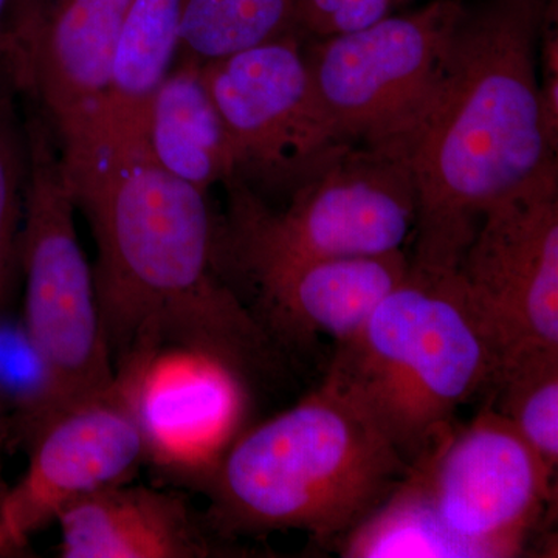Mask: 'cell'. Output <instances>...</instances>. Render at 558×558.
<instances>
[{
    "mask_svg": "<svg viewBox=\"0 0 558 558\" xmlns=\"http://www.w3.org/2000/svg\"><path fill=\"white\" fill-rule=\"evenodd\" d=\"M458 274L497 341L501 365L558 348L557 163L484 211Z\"/></svg>",
    "mask_w": 558,
    "mask_h": 558,
    "instance_id": "obj_10",
    "label": "cell"
},
{
    "mask_svg": "<svg viewBox=\"0 0 558 558\" xmlns=\"http://www.w3.org/2000/svg\"><path fill=\"white\" fill-rule=\"evenodd\" d=\"M116 384L137 418L146 457L174 473L215 465L242 381L218 360L180 344L132 352Z\"/></svg>",
    "mask_w": 558,
    "mask_h": 558,
    "instance_id": "obj_12",
    "label": "cell"
},
{
    "mask_svg": "<svg viewBox=\"0 0 558 558\" xmlns=\"http://www.w3.org/2000/svg\"><path fill=\"white\" fill-rule=\"evenodd\" d=\"M16 81L0 69V314L20 277V238L27 196L28 135Z\"/></svg>",
    "mask_w": 558,
    "mask_h": 558,
    "instance_id": "obj_21",
    "label": "cell"
},
{
    "mask_svg": "<svg viewBox=\"0 0 558 558\" xmlns=\"http://www.w3.org/2000/svg\"><path fill=\"white\" fill-rule=\"evenodd\" d=\"M333 548L341 557L351 558H478L475 550L442 526L409 473Z\"/></svg>",
    "mask_w": 558,
    "mask_h": 558,
    "instance_id": "obj_19",
    "label": "cell"
},
{
    "mask_svg": "<svg viewBox=\"0 0 558 558\" xmlns=\"http://www.w3.org/2000/svg\"><path fill=\"white\" fill-rule=\"evenodd\" d=\"M2 481H0V495H2ZM10 550H14L7 542L5 537H3L2 531H0V556H3L5 553H10Z\"/></svg>",
    "mask_w": 558,
    "mask_h": 558,
    "instance_id": "obj_25",
    "label": "cell"
},
{
    "mask_svg": "<svg viewBox=\"0 0 558 558\" xmlns=\"http://www.w3.org/2000/svg\"><path fill=\"white\" fill-rule=\"evenodd\" d=\"M403 0H296L304 38H326L369 27Z\"/></svg>",
    "mask_w": 558,
    "mask_h": 558,
    "instance_id": "obj_22",
    "label": "cell"
},
{
    "mask_svg": "<svg viewBox=\"0 0 558 558\" xmlns=\"http://www.w3.org/2000/svg\"><path fill=\"white\" fill-rule=\"evenodd\" d=\"M300 33L202 65L234 157L263 199L288 197L343 148L323 116Z\"/></svg>",
    "mask_w": 558,
    "mask_h": 558,
    "instance_id": "obj_9",
    "label": "cell"
},
{
    "mask_svg": "<svg viewBox=\"0 0 558 558\" xmlns=\"http://www.w3.org/2000/svg\"><path fill=\"white\" fill-rule=\"evenodd\" d=\"M295 33L296 0H183L179 60L204 65Z\"/></svg>",
    "mask_w": 558,
    "mask_h": 558,
    "instance_id": "obj_18",
    "label": "cell"
},
{
    "mask_svg": "<svg viewBox=\"0 0 558 558\" xmlns=\"http://www.w3.org/2000/svg\"><path fill=\"white\" fill-rule=\"evenodd\" d=\"M410 465L332 373L292 409L241 436L208 470L220 538L301 531L336 546Z\"/></svg>",
    "mask_w": 558,
    "mask_h": 558,
    "instance_id": "obj_3",
    "label": "cell"
},
{
    "mask_svg": "<svg viewBox=\"0 0 558 558\" xmlns=\"http://www.w3.org/2000/svg\"><path fill=\"white\" fill-rule=\"evenodd\" d=\"M7 435H9V424H7V418L3 416V403L2 398H0V453H2L3 444H5Z\"/></svg>",
    "mask_w": 558,
    "mask_h": 558,
    "instance_id": "obj_24",
    "label": "cell"
},
{
    "mask_svg": "<svg viewBox=\"0 0 558 558\" xmlns=\"http://www.w3.org/2000/svg\"><path fill=\"white\" fill-rule=\"evenodd\" d=\"M557 0H483L459 17L435 105L411 149V263L458 269L484 211L557 163L538 50Z\"/></svg>",
    "mask_w": 558,
    "mask_h": 558,
    "instance_id": "obj_2",
    "label": "cell"
},
{
    "mask_svg": "<svg viewBox=\"0 0 558 558\" xmlns=\"http://www.w3.org/2000/svg\"><path fill=\"white\" fill-rule=\"evenodd\" d=\"M27 101L31 170L20 238V275L25 281L22 323L49 369L53 387L49 421L112 388L116 368L102 329L94 269L76 233V207L60 142L38 101L33 97Z\"/></svg>",
    "mask_w": 558,
    "mask_h": 558,
    "instance_id": "obj_6",
    "label": "cell"
},
{
    "mask_svg": "<svg viewBox=\"0 0 558 558\" xmlns=\"http://www.w3.org/2000/svg\"><path fill=\"white\" fill-rule=\"evenodd\" d=\"M183 0H134L110 51L101 134L142 135L150 98L178 64Z\"/></svg>",
    "mask_w": 558,
    "mask_h": 558,
    "instance_id": "obj_17",
    "label": "cell"
},
{
    "mask_svg": "<svg viewBox=\"0 0 558 558\" xmlns=\"http://www.w3.org/2000/svg\"><path fill=\"white\" fill-rule=\"evenodd\" d=\"M46 0H0V69L25 89Z\"/></svg>",
    "mask_w": 558,
    "mask_h": 558,
    "instance_id": "obj_23",
    "label": "cell"
},
{
    "mask_svg": "<svg viewBox=\"0 0 558 558\" xmlns=\"http://www.w3.org/2000/svg\"><path fill=\"white\" fill-rule=\"evenodd\" d=\"M490 391L494 409L557 476L558 348L534 349L509 359Z\"/></svg>",
    "mask_w": 558,
    "mask_h": 558,
    "instance_id": "obj_20",
    "label": "cell"
},
{
    "mask_svg": "<svg viewBox=\"0 0 558 558\" xmlns=\"http://www.w3.org/2000/svg\"><path fill=\"white\" fill-rule=\"evenodd\" d=\"M57 523L62 558H205L220 550L207 517L185 498L130 483L73 502Z\"/></svg>",
    "mask_w": 558,
    "mask_h": 558,
    "instance_id": "obj_15",
    "label": "cell"
},
{
    "mask_svg": "<svg viewBox=\"0 0 558 558\" xmlns=\"http://www.w3.org/2000/svg\"><path fill=\"white\" fill-rule=\"evenodd\" d=\"M222 186L220 267L248 281L306 260L403 250L416 229V183L410 157L398 150L343 146L281 207L236 175Z\"/></svg>",
    "mask_w": 558,
    "mask_h": 558,
    "instance_id": "obj_5",
    "label": "cell"
},
{
    "mask_svg": "<svg viewBox=\"0 0 558 558\" xmlns=\"http://www.w3.org/2000/svg\"><path fill=\"white\" fill-rule=\"evenodd\" d=\"M464 9L462 0H432L360 31L304 38L315 97L341 145L411 156Z\"/></svg>",
    "mask_w": 558,
    "mask_h": 558,
    "instance_id": "obj_7",
    "label": "cell"
},
{
    "mask_svg": "<svg viewBox=\"0 0 558 558\" xmlns=\"http://www.w3.org/2000/svg\"><path fill=\"white\" fill-rule=\"evenodd\" d=\"M501 354L458 269L411 263L357 336L329 366L413 465L481 391H490Z\"/></svg>",
    "mask_w": 558,
    "mask_h": 558,
    "instance_id": "obj_4",
    "label": "cell"
},
{
    "mask_svg": "<svg viewBox=\"0 0 558 558\" xmlns=\"http://www.w3.org/2000/svg\"><path fill=\"white\" fill-rule=\"evenodd\" d=\"M142 138L160 168L205 193L236 172L229 134L199 62L178 61L150 98Z\"/></svg>",
    "mask_w": 558,
    "mask_h": 558,
    "instance_id": "obj_16",
    "label": "cell"
},
{
    "mask_svg": "<svg viewBox=\"0 0 558 558\" xmlns=\"http://www.w3.org/2000/svg\"><path fill=\"white\" fill-rule=\"evenodd\" d=\"M31 447L27 472L0 495V531L14 550L73 502L131 483L148 461L137 418L117 384L54 414Z\"/></svg>",
    "mask_w": 558,
    "mask_h": 558,
    "instance_id": "obj_11",
    "label": "cell"
},
{
    "mask_svg": "<svg viewBox=\"0 0 558 558\" xmlns=\"http://www.w3.org/2000/svg\"><path fill=\"white\" fill-rule=\"evenodd\" d=\"M61 159L97 244L95 290L113 368L138 349L180 344L244 385L278 369L274 337L220 267L208 193L160 168L142 135L102 134Z\"/></svg>",
    "mask_w": 558,
    "mask_h": 558,
    "instance_id": "obj_1",
    "label": "cell"
},
{
    "mask_svg": "<svg viewBox=\"0 0 558 558\" xmlns=\"http://www.w3.org/2000/svg\"><path fill=\"white\" fill-rule=\"evenodd\" d=\"M405 250L306 260L252 279L259 319L274 340L329 337L337 347L357 336L381 300L405 278Z\"/></svg>",
    "mask_w": 558,
    "mask_h": 558,
    "instance_id": "obj_14",
    "label": "cell"
},
{
    "mask_svg": "<svg viewBox=\"0 0 558 558\" xmlns=\"http://www.w3.org/2000/svg\"><path fill=\"white\" fill-rule=\"evenodd\" d=\"M409 475L478 558L524 556L556 502L557 476L492 403L469 424L457 422Z\"/></svg>",
    "mask_w": 558,
    "mask_h": 558,
    "instance_id": "obj_8",
    "label": "cell"
},
{
    "mask_svg": "<svg viewBox=\"0 0 558 558\" xmlns=\"http://www.w3.org/2000/svg\"><path fill=\"white\" fill-rule=\"evenodd\" d=\"M134 0H46L32 51L31 89L61 149L101 132L113 40Z\"/></svg>",
    "mask_w": 558,
    "mask_h": 558,
    "instance_id": "obj_13",
    "label": "cell"
}]
</instances>
